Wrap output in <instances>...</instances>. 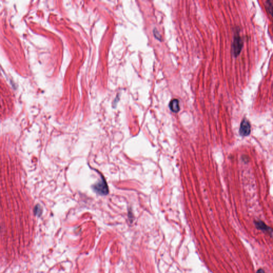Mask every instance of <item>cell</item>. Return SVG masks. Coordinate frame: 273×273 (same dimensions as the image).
<instances>
[{"label":"cell","mask_w":273,"mask_h":273,"mask_svg":"<svg viewBox=\"0 0 273 273\" xmlns=\"http://www.w3.org/2000/svg\"><path fill=\"white\" fill-rule=\"evenodd\" d=\"M153 33L156 38H157V39H158L159 40H161V38H162V36H161V35L160 34L158 31H157L156 29H155L154 30Z\"/></svg>","instance_id":"ba28073f"},{"label":"cell","mask_w":273,"mask_h":273,"mask_svg":"<svg viewBox=\"0 0 273 273\" xmlns=\"http://www.w3.org/2000/svg\"><path fill=\"white\" fill-rule=\"evenodd\" d=\"M251 125L249 121L246 118H243L240 125V135L242 136H248L250 135L251 132Z\"/></svg>","instance_id":"3957f363"},{"label":"cell","mask_w":273,"mask_h":273,"mask_svg":"<svg viewBox=\"0 0 273 273\" xmlns=\"http://www.w3.org/2000/svg\"><path fill=\"white\" fill-rule=\"evenodd\" d=\"M255 227H257L258 230H261L263 232H267L268 233H270L271 235H272V230L271 229V228L267 226L263 221H256L255 222Z\"/></svg>","instance_id":"5b68a950"},{"label":"cell","mask_w":273,"mask_h":273,"mask_svg":"<svg viewBox=\"0 0 273 273\" xmlns=\"http://www.w3.org/2000/svg\"><path fill=\"white\" fill-rule=\"evenodd\" d=\"M257 273H265V271L263 270V269H259L257 272Z\"/></svg>","instance_id":"9c48e42d"},{"label":"cell","mask_w":273,"mask_h":273,"mask_svg":"<svg viewBox=\"0 0 273 273\" xmlns=\"http://www.w3.org/2000/svg\"><path fill=\"white\" fill-rule=\"evenodd\" d=\"M35 214L38 216H41L42 214V209H41V207H40L39 205L36 207L35 209Z\"/></svg>","instance_id":"52a82bcc"},{"label":"cell","mask_w":273,"mask_h":273,"mask_svg":"<svg viewBox=\"0 0 273 273\" xmlns=\"http://www.w3.org/2000/svg\"><path fill=\"white\" fill-rule=\"evenodd\" d=\"M265 6L266 10L267 11V13H269L271 15H272L273 5H272V1H266Z\"/></svg>","instance_id":"8992f818"},{"label":"cell","mask_w":273,"mask_h":273,"mask_svg":"<svg viewBox=\"0 0 273 273\" xmlns=\"http://www.w3.org/2000/svg\"><path fill=\"white\" fill-rule=\"evenodd\" d=\"M170 110L172 112L177 113L180 111V108L179 106V102L177 99H173L171 100L169 105Z\"/></svg>","instance_id":"277c9868"},{"label":"cell","mask_w":273,"mask_h":273,"mask_svg":"<svg viewBox=\"0 0 273 273\" xmlns=\"http://www.w3.org/2000/svg\"><path fill=\"white\" fill-rule=\"evenodd\" d=\"M92 189L97 194L100 195H107L109 193V189L107 182L104 177L98 182L92 186Z\"/></svg>","instance_id":"7a4b0ae2"},{"label":"cell","mask_w":273,"mask_h":273,"mask_svg":"<svg viewBox=\"0 0 273 273\" xmlns=\"http://www.w3.org/2000/svg\"><path fill=\"white\" fill-rule=\"evenodd\" d=\"M243 46V41L242 38L240 35L238 31L235 34L234 36L232 46V52L233 55L234 57H237L239 56L242 51Z\"/></svg>","instance_id":"6da1fadb"}]
</instances>
